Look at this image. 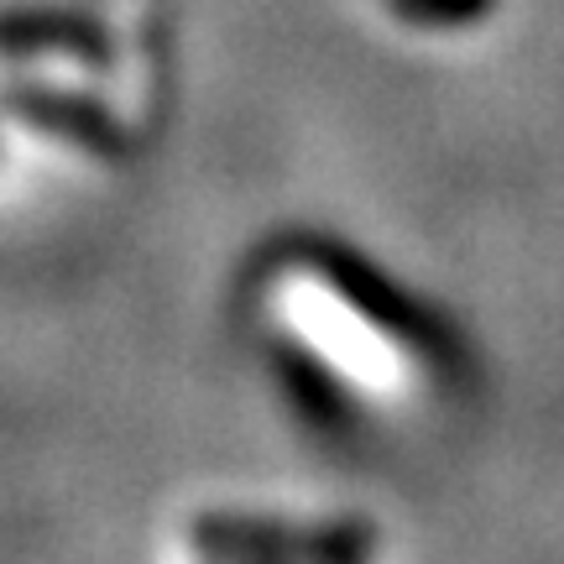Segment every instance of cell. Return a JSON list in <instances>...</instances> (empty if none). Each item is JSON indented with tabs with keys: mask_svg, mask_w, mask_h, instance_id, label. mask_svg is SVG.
<instances>
[{
	"mask_svg": "<svg viewBox=\"0 0 564 564\" xmlns=\"http://www.w3.org/2000/svg\"><path fill=\"white\" fill-rule=\"evenodd\" d=\"M278 314L288 329H299L293 340L308 356H324L335 371H345V387H361L366 398H403L408 345L387 335L392 319L377 314L371 299L345 293L335 278L303 272V278L282 282Z\"/></svg>",
	"mask_w": 564,
	"mask_h": 564,
	"instance_id": "6da1fadb",
	"label": "cell"
}]
</instances>
